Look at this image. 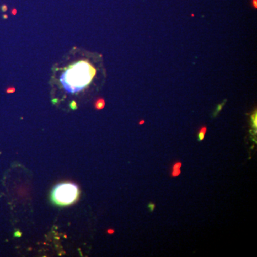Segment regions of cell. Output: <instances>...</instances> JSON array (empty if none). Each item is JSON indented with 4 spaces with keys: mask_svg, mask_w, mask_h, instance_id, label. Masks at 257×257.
Masks as SVG:
<instances>
[{
    "mask_svg": "<svg viewBox=\"0 0 257 257\" xmlns=\"http://www.w3.org/2000/svg\"><path fill=\"white\" fill-rule=\"evenodd\" d=\"M95 74L92 65L86 60H81L70 65L61 75L59 81L66 92L73 94L87 87Z\"/></svg>",
    "mask_w": 257,
    "mask_h": 257,
    "instance_id": "6da1fadb",
    "label": "cell"
},
{
    "mask_svg": "<svg viewBox=\"0 0 257 257\" xmlns=\"http://www.w3.org/2000/svg\"><path fill=\"white\" fill-rule=\"evenodd\" d=\"M79 194V188L72 183H62L57 185L51 192V198L54 203L60 206L72 204L77 200Z\"/></svg>",
    "mask_w": 257,
    "mask_h": 257,
    "instance_id": "7a4b0ae2",
    "label": "cell"
},
{
    "mask_svg": "<svg viewBox=\"0 0 257 257\" xmlns=\"http://www.w3.org/2000/svg\"><path fill=\"white\" fill-rule=\"evenodd\" d=\"M181 162H176L175 164H174L172 167V176H178L181 174Z\"/></svg>",
    "mask_w": 257,
    "mask_h": 257,
    "instance_id": "3957f363",
    "label": "cell"
},
{
    "mask_svg": "<svg viewBox=\"0 0 257 257\" xmlns=\"http://www.w3.org/2000/svg\"><path fill=\"white\" fill-rule=\"evenodd\" d=\"M206 132V126L201 127L200 130H199V131L198 136H197V137H198L199 141H202V140L204 139Z\"/></svg>",
    "mask_w": 257,
    "mask_h": 257,
    "instance_id": "277c9868",
    "label": "cell"
},
{
    "mask_svg": "<svg viewBox=\"0 0 257 257\" xmlns=\"http://www.w3.org/2000/svg\"><path fill=\"white\" fill-rule=\"evenodd\" d=\"M104 105H105V102H104V100L103 99H98L95 103V106L97 109H101L104 107Z\"/></svg>",
    "mask_w": 257,
    "mask_h": 257,
    "instance_id": "5b68a950",
    "label": "cell"
},
{
    "mask_svg": "<svg viewBox=\"0 0 257 257\" xmlns=\"http://www.w3.org/2000/svg\"><path fill=\"white\" fill-rule=\"evenodd\" d=\"M252 123H253V127L255 128H256V112L255 111V113L252 115L251 116Z\"/></svg>",
    "mask_w": 257,
    "mask_h": 257,
    "instance_id": "8992f818",
    "label": "cell"
},
{
    "mask_svg": "<svg viewBox=\"0 0 257 257\" xmlns=\"http://www.w3.org/2000/svg\"><path fill=\"white\" fill-rule=\"evenodd\" d=\"M224 104V103H223V104H219V105L218 106V107H217V109H216V112H215V114H216L217 113H218V112L221 111V109H222V107H223Z\"/></svg>",
    "mask_w": 257,
    "mask_h": 257,
    "instance_id": "52a82bcc",
    "label": "cell"
},
{
    "mask_svg": "<svg viewBox=\"0 0 257 257\" xmlns=\"http://www.w3.org/2000/svg\"><path fill=\"white\" fill-rule=\"evenodd\" d=\"M149 208H150V211H154V208H155V205H154V204H153V203L149 204Z\"/></svg>",
    "mask_w": 257,
    "mask_h": 257,
    "instance_id": "ba28073f",
    "label": "cell"
},
{
    "mask_svg": "<svg viewBox=\"0 0 257 257\" xmlns=\"http://www.w3.org/2000/svg\"><path fill=\"white\" fill-rule=\"evenodd\" d=\"M14 92V89L13 87H9L7 89V93H13Z\"/></svg>",
    "mask_w": 257,
    "mask_h": 257,
    "instance_id": "9c48e42d",
    "label": "cell"
},
{
    "mask_svg": "<svg viewBox=\"0 0 257 257\" xmlns=\"http://www.w3.org/2000/svg\"><path fill=\"white\" fill-rule=\"evenodd\" d=\"M253 6L256 8V0H253Z\"/></svg>",
    "mask_w": 257,
    "mask_h": 257,
    "instance_id": "30bf717a",
    "label": "cell"
},
{
    "mask_svg": "<svg viewBox=\"0 0 257 257\" xmlns=\"http://www.w3.org/2000/svg\"><path fill=\"white\" fill-rule=\"evenodd\" d=\"M2 9L3 12H6V11H7V7H6V6L4 5L2 7Z\"/></svg>",
    "mask_w": 257,
    "mask_h": 257,
    "instance_id": "8fae6325",
    "label": "cell"
},
{
    "mask_svg": "<svg viewBox=\"0 0 257 257\" xmlns=\"http://www.w3.org/2000/svg\"><path fill=\"white\" fill-rule=\"evenodd\" d=\"M144 121H141V122H139V124H144Z\"/></svg>",
    "mask_w": 257,
    "mask_h": 257,
    "instance_id": "7c38bea8",
    "label": "cell"
},
{
    "mask_svg": "<svg viewBox=\"0 0 257 257\" xmlns=\"http://www.w3.org/2000/svg\"><path fill=\"white\" fill-rule=\"evenodd\" d=\"M7 15L4 16V18H7Z\"/></svg>",
    "mask_w": 257,
    "mask_h": 257,
    "instance_id": "4fadbf2b",
    "label": "cell"
}]
</instances>
